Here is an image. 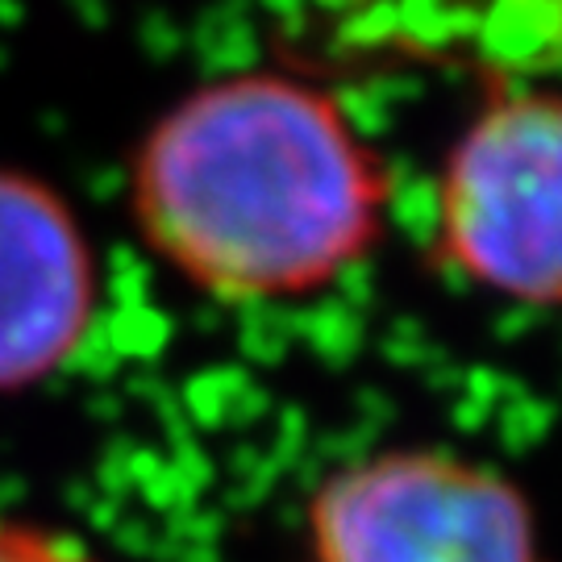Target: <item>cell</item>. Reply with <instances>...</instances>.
Masks as SVG:
<instances>
[{
  "label": "cell",
  "mask_w": 562,
  "mask_h": 562,
  "mask_svg": "<svg viewBox=\"0 0 562 562\" xmlns=\"http://www.w3.org/2000/svg\"><path fill=\"white\" fill-rule=\"evenodd\" d=\"M97 317V255L50 183L0 167V396L80 355Z\"/></svg>",
  "instance_id": "obj_4"
},
{
  "label": "cell",
  "mask_w": 562,
  "mask_h": 562,
  "mask_svg": "<svg viewBox=\"0 0 562 562\" xmlns=\"http://www.w3.org/2000/svg\"><path fill=\"white\" fill-rule=\"evenodd\" d=\"M392 180L334 97L271 71L188 92L142 138L130 209L180 280L225 304L301 301L380 241Z\"/></svg>",
  "instance_id": "obj_1"
},
{
  "label": "cell",
  "mask_w": 562,
  "mask_h": 562,
  "mask_svg": "<svg viewBox=\"0 0 562 562\" xmlns=\"http://www.w3.org/2000/svg\"><path fill=\"white\" fill-rule=\"evenodd\" d=\"M438 255L504 301L562 308V92L480 109L438 180Z\"/></svg>",
  "instance_id": "obj_3"
},
{
  "label": "cell",
  "mask_w": 562,
  "mask_h": 562,
  "mask_svg": "<svg viewBox=\"0 0 562 562\" xmlns=\"http://www.w3.org/2000/svg\"><path fill=\"white\" fill-rule=\"evenodd\" d=\"M304 562H550L542 521L501 467L392 446L329 471L304 504Z\"/></svg>",
  "instance_id": "obj_2"
},
{
  "label": "cell",
  "mask_w": 562,
  "mask_h": 562,
  "mask_svg": "<svg viewBox=\"0 0 562 562\" xmlns=\"http://www.w3.org/2000/svg\"><path fill=\"white\" fill-rule=\"evenodd\" d=\"M0 562H109L59 525L0 517Z\"/></svg>",
  "instance_id": "obj_5"
}]
</instances>
